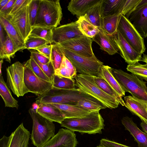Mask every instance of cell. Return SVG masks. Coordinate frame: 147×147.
<instances>
[{
  "label": "cell",
  "instance_id": "1",
  "mask_svg": "<svg viewBox=\"0 0 147 147\" xmlns=\"http://www.w3.org/2000/svg\"><path fill=\"white\" fill-rule=\"evenodd\" d=\"M84 99L98 100L78 88L65 89L53 86L44 94L38 96L36 98V102L37 104L53 103L76 105L79 101Z\"/></svg>",
  "mask_w": 147,
  "mask_h": 147
},
{
  "label": "cell",
  "instance_id": "2",
  "mask_svg": "<svg viewBox=\"0 0 147 147\" xmlns=\"http://www.w3.org/2000/svg\"><path fill=\"white\" fill-rule=\"evenodd\" d=\"M104 122L99 111H97L83 117L65 118L60 124L61 126L73 131L91 134H101L105 126Z\"/></svg>",
  "mask_w": 147,
  "mask_h": 147
},
{
  "label": "cell",
  "instance_id": "3",
  "mask_svg": "<svg viewBox=\"0 0 147 147\" xmlns=\"http://www.w3.org/2000/svg\"><path fill=\"white\" fill-rule=\"evenodd\" d=\"M28 112L33 122L30 136L32 143L36 147H41L55 136V124L32 108L29 109Z\"/></svg>",
  "mask_w": 147,
  "mask_h": 147
},
{
  "label": "cell",
  "instance_id": "4",
  "mask_svg": "<svg viewBox=\"0 0 147 147\" xmlns=\"http://www.w3.org/2000/svg\"><path fill=\"white\" fill-rule=\"evenodd\" d=\"M112 73L123 90L132 96L147 101L146 82L134 74H129L120 69L112 68Z\"/></svg>",
  "mask_w": 147,
  "mask_h": 147
},
{
  "label": "cell",
  "instance_id": "5",
  "mask_svg": "<svg viewBox=\"0 0 147 147\" xmlns=\"http://www.w3.org/2000/svg\"><path fill=\"white\" fill-rule=\"evenodd\" d=\"M75 78V86L82 91L102 103L107 108L112 109L118 107V101L101 90L94 82L92 76L78 74Z\"/></svg>",
  "mask_w": 147,
  "mask_h": 147
},
{
  "label": "cell",
  "instance_id": "6",
  "mask_svg": "<svg viewBox=\"0 0 147 147\" xmlns=\"http://www.w3.org/2000/svg\"><path fill=\"white\" fill-rule=\"evenodd\" d=\"M40 2L38 13L34 26L57 27L63 16L59 0H40Z\"/></svg>",
  "mask_w": 147,
  "mask_h": 147
},
{
  "label": "cell",
  "instance_id": "7",
  "mask_svg": "<svg viewBox=\"0 0 147 147\" xmlns=\"http://www.w3.org/2000/svg\"><path fill=\"white\" fill-rule=\"evenodd\" d=\"M65 56L72 63L79 74L98 76L103 63L95 55L87 57L76 54L60 47Z\"/></svg>",
  "mask_w": 147,
  "mask_h": 147
},
{
  "label": "cell",
  "instance_id": "8",
  "mask_svg": "<svg viewBox=\"0 0 147 147\" xmlns=\"http://www.w3.org/2000/svg\"><path fill=\"white\" fill-rule=\"evenodd\" d=\"M24 65L18 61L6 69L7 84L18 97L29 92L24 82Z\"/></svg>",
  "mask_w": 147,
  "mask_h": 147
},
{
  "label": "cell",
  "instance_id": "9",
  "mask_svg": "<svg viewBox=\"0 0 147 147\" xmlns=\"http://www.w3.org/2000/svg\"><path fill=\"white\" fill-rule=\"evenodd\" d=\"M118 30L134 49L142 55L144 53L146 49L144 38L129 20L122 15Z\"/></svg>",
  "mask_w": 147,
  "mask_h": 147
},
{
  "label": "cell",
  "instance_id": "10",
  "mask_svg": "<svg viewBox=\"0 0 147 147\" xmlns=\"http://www.w3.org/2000/svg\"><path fill=\"white\" fill-rule=\"evenodd\" d=\"M31 1L27 0L24 4L14 15L7 17L25 41L30 35L32 29L29 13Z\"/></svg>",
  "mask_w": 147,
  "mask_h": 147
},
{
  "label": "cell",
  "instance_id": "11",
  "mask_svg": "<svg viewBox=\"0 0 147 147\" xmlns=\"http://www.w3.org/2000/svg\"><path fill=\"white\" fill-rule=\"evenodd\" d=\"M25 66L24 82L29 92L38 96L43 94L51 89L52 84L36 76L26 62Z\"/></svg>",
  "mask_w": 147,
  "mask_h": 147
},
{
  "label": "cell",
  "instance_id": "12",
  "mask_svg": "<svg viewBox=\"0 0 147 147\" xmlns=\"http://www.w3.org/2000/svg\"><path fill=\"white\" fill-rule=\"evenodd\" d=\"M92 40L85 35L57 44L60 47L87 57L94 55L92 47Z\"/></svg>",
  "mask_w": 147,
  "mask_h": 147
},
{
  "label": "cell",
  "instance_id": "13",
  "mask_svg": "<svg viewBox=\"0 0 147 147\" xmlns=\"http://www.w3.org/2000/svg\"><path fill=\"white\" fill-rule=\"evenodd\" d=\"M83 36L76 21L55 28L53 30V43L57 44Z\"/></svg>",
  "mask_w": 147,
  "mask_h": 147
},
{
  "label": "cell",
  "instance_id": "14",
  "mask_svg": "<svg viewBox=\"0 0 147 147\" xmlns=\"http://www.w3.org/2000/svg\"><path fill=\"white\" fill-rule=\"evenodd\" d=\"M74 131L61 128L57 133L41 147H76L78 142Z\"/></svg>",
  "mask_w": 147,
  "mask_h": 147
},
{
  "label": "cell",
  "instance_id": "15",
  "mask_svg": "<svg viewBox=\"0 0 147 147\" xmlns=\"http://www.w3.org/2000/svg\"><path fill=\"white\" fill-rule=\"evenodd\" d=\"M128 19L144 38H147V0H142Z\"/></svg>",
  "mask_w": 147,
  "mask_h": 147
},
{
  "label": "cell",
  "instance_id": "16",
  "mask_svg": "<svg viewBox=\"0 0 147 147\" xmlns=\"http://www.w3.org/2000/svg\"><path fill=\"white\" fill-rule=\"evenodd\" d=\"M113 36L121 56L128 65L140 61L142 54L132 47L118 30Z\"/></svg>",
  "mask_w": 147,
  "mask_h": 147
},
{
  "label": "cell",
  "instance_id": "17",
  "mask_svg": "<svg viewBox=\"0 0 147 147\" xmlns=\"http://www.w3.org/2000/svg\"><path fill=\"white\" fill-rule=\"evenodd\" d=\"M125 106L133 114L147 122V101L128 96L124 97Z\"/></svg>",
  "mask_w": 147,
  "mask_h": 147
},
{
  "label": "cell",
  "instance_id": "18",
  "mask_svg": "<svg viewBox=\"0 0 147 147\" xmlns=\"http://www.w3.org/2000/svg\"><path fill=\"white\" fill-rule=\"evenodd\" d=\"M99 29V32L92 39V41L100 46V49L110 55L118 53L119 49L113 36L108 34L101 28Z\"/></svg>",
  "mask_w": 147,
  "mask_h": 147
},
{
  "label": "cell",
  "instance_id": "19",
  "mask_svg": "<svg viewBox=\"0 0 147 147\" xmlns=\"http://www.w3.org/2000/svg\"><path fill=\"white\" fill-rule=\"evenodd\" d=\"M0 24L18 51L25 49V41L22 37L8 18L1 14H0Z\"/></svg>",
  "mask_w": 147,
  "mask_h": 147
},
{
  "label": "cell",
  "instance_id": "20",
  "mask_svg": "<svg viewBox=\"0 0 147 147\" xmlns=\"http://www.w3.org/2000/svg\"><path fill=\"white\" fill-rule=\"evenodd\" d=\"M125 129L128 130L138 144V147H147V133L141 130L132 118L123 117L121 120Z\"/></svg>",
  "mask_w": 147,
  "mask_h": 147
},
{
  "label": "cell",
  "instance_id": "21",
  "mask_svg": "<svg viewBox=\"0 0 147 147\" xmlns=\"http://www.w3.org/2000/svg\"><path fill=\"white\" fill-rule=\"evenodd\" d=\"M38 104V107L36 111L44 118L60 124L65 119L64 115L60 110L50 104L40 103Z\"/></svg>",
  "mask_w": 147,
  "mask_h": 147
},
{
  "label": "cell",
  "instance_id": "22",
  "mask_svg": "<svg viewBox=\"0 0 147 147\" xmlns=\"http://www.w3.org/2000/svg\"><path fill=\"white\" fill-rule=\"evenodd\" d=\"M100 0H71L69 3L68 10L78 19L85 16L91 8Z\"/></svg>",
  "mask_w": 147,
  "mask_h": 147
},
{
  "label": "cell",
  "instance_id": "23",
  "mask_svg": "<svg viewBox=\"0 0 147 147\" xmlns=\"http://www.w3.org/2000/svg\"><path fill=\"white\" fill-rule=\"evenodd\" d=\"M9 147H28L31 134L21 123L11 134Z\"/></svg>",
  "mask_w": 147,
  "mask_h": 147
},
{
  "label": "cell",
  "instance_id": "24",
  "mask_svg": "<svg viewBox=\"0 0 147 147\" xmlns=\"http://www.w3.org/2000/svg\"><path fill=\"white\" fill-rule=\"evenodd\" d=\"M59 109L65 116V118H81L91 113L76 105L57 103H49Z\"/></svg>",
  "mask_w": 147,
  "mask_h": 147
},
{
  "label": "cell",
  "instance_id": "25",
  "mask_svg": "<svg viewBox=\"0 0 147 147\" xmlns=\"http://www.w3.org/2000/svg\"><path fill=\"white\" fill-rule=\"evenodd\" d=\"M112 68L108 65H102L98 76L104 79L108 84L120 96L125 95V92L113 76Z\"/></svg>",
  "mask_w": 147,
  "mask_h": 147
},
{
  "label": "cell",
  "instance_id": "26",
  "mask_svg": "<svg viewBox=\"0 0 147 147\" xmlns=\"http://www.w3.org/2000/svg\"><path fill=\"white\" fill-rule=\"evenodd\" d=\"M121 15L117 14L102 18L101 28L109 34L115 35L118 31Z\"/></svg>",
  "mask_w": 147,
  "mask_h": 147
},
{
  "label": "cell",
  "instance_id": "27",
  "mask_svg": "<svg viewBox=\"0 0 147 147\" xmlns=\"http://www.w3.org/2000/svg\"><path fill=\"white\" fill-rule=\"evenodd\" d=\"M77 72L70 60L65 55L59 67L55 70V74L69 78H75Z\"/></svg>",
  "mask_w": 147,
  "mask_h": 147
},
{
  "label": "cell",
  "instance_id": "28",
  "mask_svg": "<svg viewBox=\"0 0 147 147\" xmlns=\"http://www.w3.org/2000/svg\"><path fill=\"white\" fill-rule=\"evenodd\" d=\"M0 94L4 101L5 107L18 109V102L13 97L2 75L0 77Z\"/></svg>",
  "mask_w": 147,
  "mask_h": 147
},
{
  "label": "cell",
  "instance_id": "29",
  "mask_svg": "<svg viewBox=\"0 0 147 147\" xmlns=\"http://www.w3.org/2000/svg\"><path fill=\"white\" fill-rule=\"evenodd\" d=\"M140 61L144 62L145 64H141L137 62L128 65L126 69L140 79L147 81V55L143 53Z\"/></svg>",
  "mask_w": 147,
  "mask_h": 147
},
{
  "label": "cell",
  "instance_id": "30",
  "mask_svg": "<svg viewBox=\"0 0 147 147\" xmlns=\"http://www.w3.org/2000/svg\"><path fill=\"white\" fill-rule=\"evenodd\" d=\"M102 1V0H100L89 10L85 15L87 19L91 23L99 28H101Z\"/></svg>",
  "mask_w": 147,
  "mask_h": 147
},
{
  "label": "cell",
  "instance_id": "31",
  "mask_svg": "<svg viewBox=\"0 0 147 147\" xmlns=\"http://www.w3.org/2000/svg\"><path fill=\"white\" fill-rule=\"evenodd\" d=\"M122 0H102V18L115 14H119Z\"/></svg>",
  "mask_w": 147,
  "mask_h": 147
},
{
  "label": "cell",
  "instance_id": "32",
  "mask_svg": "<svg viewBox=\"0 0 147 147\" xmlns=\"http://www.w3.org/2000/svg\"><path fill=\"white\" fill-rule=\"evenodd\" d=\"M77 21L80 30L84 35L92 39L99 32V28L91 23L85 15L80 17Z\"/></svg>",
  "mask_w": 147,
  "mask_h": 147
},
{
  "label": "cell",
  "instance_id": "33",
  "mask_svg": "<svg viewBox=\"0 0 147 147\" xmlns=\"http://www.w3.org/2000/svg\"><path fill=\"white\" fill-rule=\"evenodd\" d=\"M96 84L104 92L114 98L123 106H125L124 100L119 95L103 78L98 76H92Z\"/></svg>",
  "mask_w": 147,
  "mask_h": 147
},
{
  "label": "cell",
  "instance_id": "34",
  "mask_svg": "<svg viewBox=\"0 0 147 147\" xmlns=\"http://www.w3.org/2000/svg\"><path fill=\"white\" fill-rule=\"evenodd\" d=\"M54 28L53 27L32 26V30L29 36L43 39L52 44L53 30Z\"/></svg>",
  "mask_w": 147,
  "mask_h": 147
},
{
  "label": "cell",
  "instance_id": "35",
  "mask_svg": "<svg viewBox=\"0 0 147 147\" xmlns=\"http://www.w3.org/2000/svg\"><path fill=\"white\" fill-rule=\"evenodd\" d=\"M18 51L12 40L6 34L4 44L2 46L0 47L1 59H5L7 61L10 62L11 58Z\"/></svg>",
  "mask_w": 147,
  "mask_h": 147
},
{
  "label": "cell",
  "instance_id": "36",
  "mask_svg": "<svg viewBox=\"0 0 147 147\" xmlns=\"http://www.w3.org/2000/svg\"><path fill=\"white\" fill-rule=\"evenodd\" d=\"M77 106L91 112L99 111L107 108L103 103L98 100H94L84 99L79 101Z\"/></svg>",
  "mask_w": 147,
  "mask_h": 147
},
{
  "label": "cell",
  "instance_id": "37",
  "mask_svg": "<svg viewBox=\"0 0 147 147\" xmlns=\"http://www.w3.org/2000/svg\"><path fill=\"white\" fill-rule=\"evenodd\" d=\"M75 80L72 78L63 77L54 75L52 84L53 86L65 89H72L75 88Z\"/></svg>",
  "mask_w": 147,
  "mask_h": 147
},
{
  "label": "cell",
  "instance_id": "38",
  "mask_svg": "<svg viewBox=\"0 0 147 147\" xmlns=\"http://www.w3.org/2000/svg\"><path fill=\"white\" fill-rule=\"evenodd\" d=\"M52 49L50 59L55 70L58 68L62 62L64 54L60 47L57 44H51Z\"/></svg>",
  "mask_w": 147,
  "mask_h": 147
},
{
  "label": "cell",
  "instance_id": "39",
  "mask_svg": "<svg viewBox=\"0 0 147 147\" xmlns=\"http://www.w3.org/2000/svg\"><path fill=\"white\" fill-rule=\"evenodd\" d=\"M142 0H123L119 14L128 19L131 14L137 8Z\"/></svg>",
  "mask_w": 147,
  "mask_h": 147
},
{
  "label": "cell",
  "instance_id": "40",
  "mask_svg": "<svg viewBox=\"0 0 147 147\" xmlns=\"http://www.w3.org/2000/svg\"><path fill=\"white\" fill-rule=\"evenodd\" d=\"M48 44H51L49 42L43 39L29 36L25 41V48L28 50H36Z\"/></svg>",
  "mask_w": 147,
  "mask_h": 147
},
{
  "label": "cell",
  "instance_id": "41",
  "mask_svg": "<svg viewBox=\"0 0 147 147\" xmlns=\"http://www.w3.org/2000/svg\"><path fill=\"white\" fill-rule=\"evenodd\" d=\"M26 62L36 76L45 81L50 82L48 77L31 56H30V59Z\"/></svg>",
  "mask_w": 147,
  "mask_h": 147
},
{
  "label": "cell",
  "instance_id": "42",
  "mask_svg": "<svg viewBox=\"0 0 147 147\" xmlns=\"http://www.w3.org/2000/svg\"><path fill=\"white\" fill-rule=\"evenodd\" d=\"M31 56L32 57L37 63L48 77L50 82L52 84L54 76L55 75V70L51 61L47 63L42 64L40 63L35 57Z\"/></svg>",
  "mask_w": 147,
  "mask_h": 147
},
{
  "label": "cell",
  "instance_id": "43",
  "mask_svg": "<svg viewBox=\"0 0 147 147\" xmlns=\"http://www.w3.org/2000/svg\"><path fill=\"white\" fill-rule=\"evenodd\" d=\"M40 0H31L29 7V16L32 26H34L38 13Z\"/></svg>",
  "mask_w": 147,
  "mask_h": 147
},
{
  "label": "cell",
  "instance_id": "44",
  "mask_svg": "<svg viewBox=\"0 0 147 147\" xmlns=\"http://www.w3.org/2000/svg\"><path fill=\"white\" fill-rule=\"evenodd\" d=\"M26 1L27 0H16L7 15L5 16L8 18L14 15L23 6Z\"/></svg>",
  "mask_w": 147,
  "mask_h": 147
},
{
  "label": "cell",
  "instance_id": "45",
  "mask_svg": "<svg viewBox=\"0 0 147 147\" xmlns=\"http://www.w3.org/2000/svg\"><path fill=\"white\" fill-rule=\"evenodd\" d=\"M31 53V56L35 57L41 63L47 64L50 61V59L47 58L44 55L40 53L35 50H30Z\"/></svg>",
  "mask_w": 147,
  "mask_h": 147
},
{
  "label": "cell",
  "instance_id": "46",
  "mask_svg": "<svg viewBox=\"0 0 147 147\" xmlns=\"http://www.w3.org/2000/svg\"><path fill=\"white\" fill-rule=\"evenodd\" d=\"M100 144L106 147H131L105 138H102L100 140Z\"/></svg>",
  "mask_w": 147,
  "mask_h": 147
},
{
  "label": "cell",
  "instance_id": "47",
  "mask_svg": "<svg viewBox=\"0 0 147 147\" xmlns=\"http://www.w3.org/2000/svg\"><path fill=\"white\" fill-rule=\"evenodd\" d=\"M51 44L46 45L35 50L50 59L52 49Z\"/></svg>",
  "mask_w": 147,
  "mask_h": 147
},
{
  "label": "cell",
  "instance_id": "48",
  "mask_svg": "<svg viewBox=\"0 0 147 147\" xmlns=\"http://www.w3.org/2000/svg\"><path fill=\"white\" fill-rule=\"evenodd\" d=\"M16 1V0H9L7 4L0 10V14L7 16Z\"/></svg>",
  "mask_w": 147,
  "mask_h": 147
},
{
  "label": "cell",
  "instance_id": "49",
  "mask_svg": "<svg viewBox=\"0 0 147 147\" xmlns=\"http://www.w3.org/2000/svg\"><path fill=\"white\" fill-rule=\"evenodd\" d=\"M11 138V135L9 136H3L0 140V147H9Z\"/></svg>",
  "mask_w": 147,
  "mask_h": 147
},
{
  "label": "cell",
  "instance_id": "50",
  "mask_svg": "<svg viewBox=\"0 0 147 147\" xmlns=\"http://www.w3.org/2000/svg\"><path fill=\"white\" fill-rule=\"evenodd\" d=\"M3 29V27L0 24V47L3 45L5 40V36H4Z\"/></svg>",
  "mask_w": 147,
  "mask_h": 147
},
{
  "label": "cell",
  "instance_id": "51",
  "mask_svg": "<svg viewBox=\"0 0 147 147\" xmlns=\"http://www.w3.org/2000/svg\"><path fill=\"white\" fill-rule=\"evenodd\" d=\"M142 122L140 124V125L142 128V130L144 132L147 133V122L143 120H141Z\"/></svg>",
  "mask_w": 147,
  "mask_h": 147
},
{
  "label": "cell",
  "instance_id": "52",
  "mask_svg": "<svg viewBox=\"0 0 147 147\" xmlns=\"http://www.w3.org/2000/svg\"><path fill=\"white\" fill-rule=\"evenodd\" d=\"M9 0H0V10L3 7L8 3Z\"/></svg>",
  "mask_w": 147,
  "mask_h": 147
},
{
  "label": "cell",
  "instance_id": "53",
  "mask_svg": "<svg viewBox=\"0 0 147 147\" xmlns=\"http://www.w3.org/2000/svg\"><path fill=\"white\" fill-rule=\"evenodd\" d=\"M38 107V105L36 103V102L35 103H34L32 105V107L33 109L35 110H36Z\"/></svg>",
  "mask_w": 147,
  "mask_h": 147
},
{
  "label": "cell",
  "instance_id": "54",
  "mask_svg": "<svg viewBox=\"0 0 147 147\" xmlns=\"http://www.w3.org/2000/svg\"><path fill=\"white\" fill-rule=\"evenodd\" d=\"M3 62V59H1L0 61V76L2 75L1 67L2 65Z\"/></svg>",
  "mask_w": 147,
  "mask_h": 147
},
{
  "label": "cell",
  "instance_id": "55",
  "mask_svg": "<svg viewBox=\"0 0 147 147\" xmlns=\"http://www.w3.org/2000/svg\"><path fill=\"white\" fill-rule=\"evenodd\" d=\"M96 147H105L102 145L100 144L99 145H98V146H96Z\"/></svg>",
  "mask_w": 147,
  "mask_h": 147
}]
</instances>
